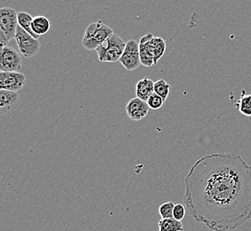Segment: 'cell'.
Segmentation results:
<instances>
[{"label": "cell", "instance_id": "6da1fadb", "mask_svg": "<svg viewBox=\"0 0 251 231\" xmlns=\"http://www.w3.org/2000/svg\"><path fill=\"white\" fill-rule=\"evenodd\" d=\"M184 201L196 222L214 231H234L251 219V165L240 154L212 153L184 179Z\"/></svg>", "mask_w": 251, "mask_h": 231}, {"label": "cell", "instance_id": "7a4b0ae2", "mask_svg": "<svg viewBox=\"0 0 251 231\" xmlns=\"http://www.w3.org/2000/svg\"><path fill=\"white\" fill-rule=\"evenodd\" d=\"M125 47L124 40L119 35L113 33L96 51L101 63H116L120 61Z\"/></svg>", "mask_w": 251, "mask_h": 231}, {"label": "cell", "instance_id": "3957f363", "mask_svg": "<svg viewBox=\"0 0 251 231\" xmlns=\"http://www.w3.org/2000/svg\"><path fill=\"white\" fill-rule=\"evenodd\" d=\"M113 33V29L101 21L93 23L88 25L86 29L82 40L83 47L89 51L97 50V47Z\"/></svg>", "mask_w": 251, "mask_h": 231}, {"label": "cell", "instance_id": "277c9868", "mask_svg": "<svg viewBox=\"0 0 251 231\" xmlns=\"http://www.w3.org/2000/svg\"><path fill=\"white\" fill-rule=\"evenodd\" d=\"M18 25V13L14 8L3 7L0 9L1 46H7L12 39H15Z\"/></svg>", "mask_w": 251, "mask_h": 231}, {"label": "cell", "instance_id": "5b68a950", "mask_svg": "<svg viewBox=\"0 0 251 231\" xmlns=\"http://www.w3.org/2000/svg\"><path fill=\"white\" fill-rule=\"evenodd\" d=\"M15 39L19 47L20 53L25 58L33 57L39 53L40 49L39 39H35L19 25L16 30Z\"/></svg>", "mask_w": 251, "mask_h": 231}, {"label": "cell", "instance_id": "8992f818", "mask_svg": "<svg viewBox=\"0 0 251 231\" xmlns=\"http://www.w3.org/2000/svg\"><path fill=\"white\" fill-rule=\"evenodd\" d=\"M23 59L21 53L8 46H1L0 70L5 72H18L22 69Z\"/></svg>", "mask_w": 251, "mask_h": 231}, {"label": "cell", "instance_id": "52a82bcc", "mask_svg": "<svg viewBox=\"0 0 251 231\" xmlns=\"http://www.w3.org/2000/svg\"><path fill=\"white\" fill-rule=\"evenodd\" d=\"M119 62L123 65V67L125 68L126 70L132 71L138 69L142 64L139 43H137L134 39L128 40L126 43L125 50Z\"/></svg>", "mask_w": 251, "mask_h": 231}, {"label": "cell", "instance_id": "ba28073f", "mask_svg": "<svg viewBox=\"0 0 251 231\" xmlns=\"http://www.w3.org/2000/svg\"><path fill=\"white\" fill-rule=\"evenodd\" d=\"M27 85L25 74L20 72H0V89L18 92Z\"/></svg>", "mask_w": 251, "mask_h": 231}, {"label": "cell", "instance_id": "9c48e42d", "mask_svg": "<svg viewBox=\"0 0 251 231\" xmlns=\"http://www.w3.org/2000/svg\"><path fill=\"white\" fill-rule=\"evenodd\" d=\"M140 44H143L147 51L152 55L155 64L159 63V59L164 55L166 42L162 38L154 37L151 33H147L141 39Z\"/></svg>", "mask_w": 251, "mask_h": 231}, {"label": "cell", "instance_id": "30bf717a", "mask_svg": "<svg viewBox=\"0 0 251 231\" xmlns=\"http://www.w3.org/2000/svg\"><path fill=\"white\" fill-rule=\"evenodd\" d=\"M150 107L147 101L141 100L140 98L135 97L127 102L126 107V111L131 120L140 121L148 115Z\"/></svg>", "mask_w": 251, "mask_h": 231}, {"label": "cell", "instance_id": "8fae6325", "mask_svg": "<svg viewBox=\"0 0 251 231\" xmlns=\"http://www.w3.org/2000/svg\"><path fill=\"white\" fill-rule=\"evenodd\" d=\"M19 94L17 92L0 90V113L7 115L16 111L19 103Z\"/></svg>", "mask_w": 251, "mask_h": 231}, {"label": "cell", "instance_id": "7c38bea8", "mask_svg": "<svg viewBox=\"0 0 251 231\" xmlns=\"http://www.w3.org/2000/svg\"><path fill=\"white\" fill-rule=\"evenodd\" d=\"M154 84L151 79L145 77L139 80L135 87L136 97L143 101H147L151 95L154 92Z\"/></svg>", "mask_w": 251, "mask_h": 231}, {"label": "cell", "instance_id": "4fadbf2b", "mask_svg": "<svg viewBox=\"0 0 251 231\" xmlns=\"http://www.w3.org/2000/svg\"><path fill=\"white\" fill-rule=\"evenodd\" d=\"M51 28V23L46 16L40 15L34 17L32 23V29L34 33L39 35V37L48 33Z\"/></svg>", "mask_w": 251, "mask_h": 231}, {"label": "cell", "instance_id": "5bb4252c", "mask_svg": "<svg viewBox=\"0 0 251 231\" xmlns=\"http://www.w3.org/2000/svg\"><path fill=\"white\" fill-rule=\"evenodd\" d=\"M33 19V17L26 12L21 11L18 13V24L19 26L26 30L28 33L30 34L35 39H39V35L34 33L33 29H32Z\"/></svg>", "mask_w": 251, "mask_h": 231}, {"label": "cell", "instance_id": "9a60e30c", "mask_svg": "<svg viewBox=\"0 0 251 231\" xmlns=\"http://www.w3.org/2000/svg\"><path fill=\"white\" fill-rule=\"evenodd\" d=\"M159 231H183L184 226L180 221L175 218L161 219L159 222Z\"/></svg>", "mask_w": 251, "mask_h": 231}, {"label": "cell", "instance_id": "2e32d148", "mask_svg": "<svg viewBox=\"0 0 251 231\" xmlns=\"http://www.w3.org/2000/svg\"><path fill=\"white\" fill-rule=\"evenodd\" d=\"M236 108L242 115L251 117V94H246L245 92L242 91V96L237 101Z\"/></svg>", "mask_w": 251, "mask_h": 231}, {"label": "cell", "instance_id": "e0dca14e", "mask_svg": "<svg viewBox=\"0 0 251 231\" xmlns=\"http://www.w3.org/2000/svg\"><path fill=\"white\" fill-rule=\"evenodd\" d=\"M171 90V86L165 81L164 79H159L154 84V92L162 97L166 101L169 97V92Z\"/></svg>", "mask_w": 251, "mask_h": 231}, {"label": "cell", "instance_id": "ac0fdd59", "mask_svg": "<svg viewBox=\"0 0 251 231\" xmlns=\"http://www.w3.org/2000/svg\"><path fill=\"white\" fill-rule=\"evenodd\" d=\"M175 204L173 202H166L162 204L159 208V212L162 219L173 218Z\"/></svg>", "mask_w": 251, "mask_h": 231}, {"label": "cell", "instance_id": "d6986e66", "mask_svg": "<svg viewBox=\"0 0 251 231\" xmlns=\"http://www.w3.org/2000/svg\"><path fill=\"white\" fill-rule=\"evenodd\" d=\"M164 102L163 98L159 96V94H157L156 92H153L147 101V103L150 107L151 110H153V111L159 110L161 107L163 106Z\"/></svg>", "mask_w": 251, "mask_h": 231}, {"label": "cell", "instance_id": "ffe728a7", "mask_svg": "<svg viewBox=\"0 0 251 231\" xmlns=\"http://www.w3.org/2000/svg\"><path fill=\"white\" fill-rule=\"evenodd\" d=\"M185 215V208L183 205L177 204L175 205L174 212H173V218L177 221H182Z\"/></svg>", "mask_w": 251, "mask_h": 231}]
</instances>
